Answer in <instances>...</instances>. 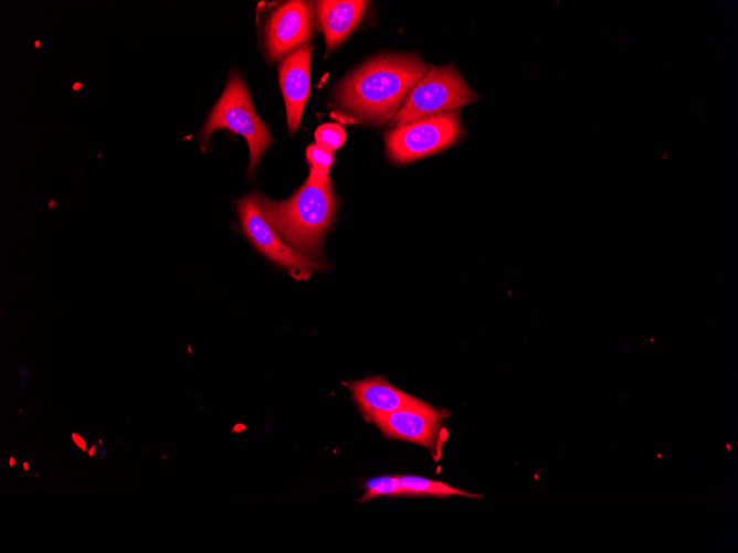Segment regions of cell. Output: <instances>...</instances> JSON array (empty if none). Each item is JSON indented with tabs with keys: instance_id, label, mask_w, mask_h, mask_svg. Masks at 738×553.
<instances>
[{
	"instance_id": "ffe728a7",
	"label": "cell",
	"mask_w": 738,
	"mask_h": 553,
	"mask_svg": "<svg viewBox=\"0 0 738 553\" xmlns=\"http://www.w3.org/2000/svg\"><path fill=\"white\" fill-rule=\"evenodd\" d=\"M98 444H103V439H102V438L98 439Z\"/></svg>"
},
{
	"instance_id": "9a60e30c",
	"label": "cell",
	"mask_w": 738,
	"mask_h": 553,
	"mask_svg": "<svg viewBox=\"0 0 738 553\" xmlns=\"http://www.w3.org/2000/svg\"><path fill=\"white\" fill-rule=\"evenodd\" d=\"M315 139L320 147L334 151L344 145L346 131L340 125L328 123L316 129Z\"/></svg>"
},
{
	"instance_id": "52a82bcc",
	"label": "cell",
	"mask_w": 738,
	"mask_h": 553,
	"mask_svg": "<svg viewBox=\"0 0 738 553\" xmlns=\"http://www.w3.org/2000/svg\"><path fill=\"white\" fill-rule=\"evenodd\" d=\"M314 6L306 1H288L270 15L264 42L270 61L283 59L313 35Z\"/></svg>"
},
{
	"instance_id": "7a4b0ae2",
	"label": "cell",
	"mask_w": 738,
	"mask_h": 553,
	"mask_svg": "<svg viewBox=\"0 0 738 553\" xmlns=\"http://www.w3.org/2000/svg\"><path fill=\"white\" fill-rule=\"evenodd\" d=\"M259 205L280 236L297 253L320 258L323 243L333 224L336 198L331 181L309 180L286 200H271L256 192Z\"/></svg>"
},
{
	"instance_id": "d6986e66",
	"label": "cell",
	"mask_w": 738,
	"mask_h": 553,
	"mask_svg": "<svg viewBox=\"0 0 738 553\" xmlns=\"http://www.w3.org/2000/svg\"><path fill=\"white\" fill-rule=\"evenodd\" d=\"M22 466H23L24 471H29V462L28 461L24 460L22 462Z\"/></svg>"
},
{
	"instance_id": "ba28073f",
	"label": "cell",
	"mask_w": 738,
	"mask_h": 553,
	"mask_svg": "<svg viewBox=\"0 0 738 553\" xmlns=\"http://www.w3.org/2000/svg\"><path fill=\"white\" fill-rule=\"evenodd\" d=\"M449 413L425 402L408 405L373 418L386 437L402 439L431 448L434 446L441 421Z\"/></svg>"
},
{
	"instance_id": "3957f363",
	"label": "cell",
	"mask_w": 738,
	"mask_h": 553,
	"mask_svg": "<svg viewBox=\"0 0 738 553\" xmlns=\"http://www.w3.org/2000/svg\"><path fill=\"white\" fill-rule=\"evenodd\" d=\"M226 128L244 137L250 149L247 174L254 176L264 151L272 143V135L256 114L246 85L238 72H231L225 88L211 109L199 132L200 146L205 149L214 130Z\"/></svg>"
},
{
	"instance_id": "4fadbf2b",
	"label": "cell",
	"mask_w": 738,
	"mask_h": 553,
	"mask_svg": "<svg viewBox=\"0 0 738 553\" xmlns=\"http://www.w3.org/2000/svg\"><path fill=\"white\" fill-rule=\"evenodd\" d=\"M306 158L310 166V173L307 180L320 183L328 179V172L335 161L333 151L313 143L306 149Z\"/></svg>"
},
{
	"instance_id": "9c48e42d",
	"label": "cell",
	"mask_w": 738,
	"mask_h": 553,
	"mask_svg": "<svg viewBox=\"0 0 738 553\" xmlns=\"http://www.w3.org/2000/svg\"><path fill=\"white\" fill-rule=\"evenodd\" d=\"M314 51L307 41L284 56L278 65L280 85L283 92L287 127L295 135L299 127L302 114L310 92V61Z\"/></svg>"
},
{
	"instance_id": "6da1fadb",
	"label": "cell",
	"mask_w": 738,
	"mask_h": 553,
	"mask_svg": "<svg viewBox=\"0 0 738 553\" xmlns=\"http://www.w3.org/2000/svg\"><path fill=\"white\" fill-rule=\"evenodd\" d=\"M428 71V64L415 55L376 57L344 79L336 94L337 103L359 121L383 124L396 116Z\"/></svg>"
},
{
	"instance_id": "ac0fdd59",
	"label": "cell",
	"mask_w": 738,
	"mask_h": 553,
	"mask_svg": "<svg viewBox=\"0 0 738 553\" xmlns=\"http://www.w3.org/2000/svg\"><path fill=\"white\" fill-rule=\"evenodd\" d=\"M14 465H15V458H14L13 456H11V457L9 458V466H10V467H13Z\"/></svg>"
},
{
	"instance_id": "7c38bea8",
	"label": "cell",
	"mask_w": 738,
	"mask_h": 553,
	"mask_svg": "<svg viewBox=\"0 0 738 553\" xmlns=\"http://www.w3.org/2000/svg\"><path fill=\"white\" fill-rule=\"evenodd\" d=\"M398 478L403 491V496H413V497L432 496V497L445 498L449 496L458 494L471 498L481 497L477 494L460 490L443 481L433 480L425 477L405 475V476H398Z\"/></svg>"
},
{
	"instance_id": "2e32d148",
	"label": "cell",
	"mask_w": 738,
	"mask_h": 553,
	"mask_svg": "<svg viewBox=\"0 0 738 553\" xmlns=\"http://www.w3.org/2000/svg\"><path fill=\"white\" fill-rule=\"evenodd\" d=\"M72 440L83 451H87L86 440L77 433H72Z\"/></svg>"
},
{
	"instance_id": "5b68a950",
	"label": "cell",
	"mask_w": 738,
	"mask_h": 553,
	"mask_svg": "<svg viewBox=\"0 0 738 553\" xmlns=\"http://www.w3.org/2000/svg\"><path fill=\"white\" fill-rule=\"evenodd\" d=\"M242 230L253 246L272 262L286 268L297 279H307L312 272L326 265L303 256L293 249L265 219L256 192H251L236 201Z\"/></svg>"
},
{
	"instance_id": "30bf717a",
	"label": "cell",
	"mask_w": 738,
	"mask_h": 553,
	"mask_svg": "<svg viewBox=\"0 0 738 553\" xmlns=\"http://www.w3.org/2000/svg\"><path fill=\"white\" fill-rule=\"evenodd\" d=\"M347 386L363 416L371 422L377 416L422 401L397 389L380 375L350 381Z\"/></svg>"
},
{
	"instance_id": "5bb4252c",
	"label": "cell",
	"mask_w": 738,
	"mask_h": 553,
	"mask_svg": "<svg viewBox=\"0 0 738 553\" xmlns=\"http://www.w3.org/2000/svg\"><path fill=\"white\" fill-rule=\"evenodd\" d=\"M383 496H403L398 476H380L366 480L365 493L360 498V501H367Z\"/></svg>"
},
{
	"instance_id": "e0dca14e",
	"label": "cell",
	"mask_w": 738,
	"mask_h": 553,
	"mask_svg": "<svg viewBox=\"0 0 738 553\" xmlns=\"http://www.w3.org/2000/svg\"><path fill=\"white\" fill-rule=\"evenodd\" d=\"M96 453V444H93L88 449H87V455L89 457L94 456Z\"/></svg>"
},
{
	"instance_id": "8992f818",
	"label": "cell",
	"mask_w": 738,
	"mask_h": 553,
	"mask_svg": "<svg viewBox=\"0 0 738 553\" xmlns=\"http://www.w3.org/2000/svg\"><path fill=\"white\" fill-rule=\"evenodd\" d=\"M460 132L456 113H446L393 128L386 135V148L393 162L405 163L453 143Z\"/></svg>"
},
{
	"instance_id": "277c9868",
	"label": "cell",
	"mask_w": 738,
	"mask_h": 553,
	"mask_svg": "<svg viewBox=\"0 0 738 553\" xmlns=\"http://www.w3.org/2000/svg\"><path fill=\"white\" fill-rule=\"evenodd\" d=\"M477 95L452 65L431 67L413 86L396 116L393 128L409 123L446 114L471 102Z\"/></svg>"
},
{
	"instance_id": "8fae6325",
	"label": "cell",
	"mask_w": 738,
	"mask_h": 553,
	"mask_svg": "<svg viewBox=\"0 0 738 553\" xmlns=\"http://www.w3.org/2000/svg\"><path fill=\"white\" fill-rule=\"evenodd\" d=\"M367 1H317L316 17L328 50L339 45L356 28L367 9Z\"/></svg>"
}]
</instances>
